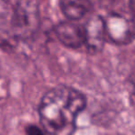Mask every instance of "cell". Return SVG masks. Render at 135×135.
Returning a JSON list of instances; mask_svg holds the SVG:
<instances>
[{
  "instance_id": "obj_1",
  "label": "cell",
  "mask_w": 135,
  "mask_h": 135,
  "mask_svg": "<svg viewBox=\"0 0 135 135\" xmlns=\"http://www.w3.org/2000/svg\"><path fill=\"white\" fill-rule=\"evenodd\" d=\"M86 98L77 89L58 85L47 91L39 104L40 121L49 135H74L79 114L85 108Z\"/></svg>"
},
{
  "instance_id": "obj_6",
  "label": "cell",
  "mask_w": 135,
  "mask_h": 135,
  "mask_svg": "<svg viewBox=\"0 0 135 135\" xmlns=\"http://www.w3.org/2000/svg\"><path fill=\"white\" fill-rule=\"evenodd\" d=\"M60 8L68 20L83 18L92 9L91 0H60Z\"/></svg>"
},
{
  "instance_id": "obj_7",
  "label": "cell",
  "mask_w": 135,
  "mask_h": 135,
  "mask_svg": "<svg viewBox=\"0 0 135 135\" xmlns=\"http://www.w3.org/2000/svg\"><path fill=\"white\" fill-rule=\"evenodd\" d=\"M26 133L27 135H45L44 131L33 124H30L26 127Z\"/></svg>"
},
{
  "instance_id": "obj_8",
  "label": "cell",
  "mask_w": 135,
  "mask_h": 135,
  "mask_svg": "<svg viewBox=\"0 0 135 135\" xmlns=\"http://www.w3.org/2000/svg\"><path fill=\"white\" fill-rule=\"evenodd\" d=\"M129 7H130L131 12L135 18V0H129Z\"/></svg>"
},
{
  "instance_id": "obj_5",
  "label": "cell",
  "mask_w": 135,
  "mask_h": 135,
  "mask_svg": "<svg viewBox=\"0 0 135 135\" xmlns=\"http://www.w3.org/2000/svg\"><path fill=\"white\" fill-rule=\"evenodd\" d=\"M54 34L62 44L71 49H79L85 45L84 26L73 20L62 21L54 28Z\"/></svg>"
},
{
  "instance_id": "obj_2",
  "label": "cell",
  "mask_w": 135,
  "mask_h": 135,
  "mask_svg": "<svg viewBox=\"0 0 135 135\" xmlns=\"http://www.w3.org/2000/svg\"><path fill=\"white\" fill-rule=\"evenodd\" d=\"M10 25L17 41L33 38L40 27L39 0H18L11 13Z\"/></svg>"
},
{
  "instance_id": "obj_4",
  "label": "cell",
  "mask_w": 135,
  "mask_h": 135,
  "mask_svg": "<svg viewBox=\"0 0 135 135\" xmlns=\"http://www.w3.org/2000/svg\"><path fill=\"white\" fill-rule=\"evenodd\" d=\"M85 30V46L90 54H98L105 46L107 35L104 18L93 16L84 26Z\"/></svg>"
},
{
  "instance_id": "obj_3",
  "label": "cell",
  "mask_w": 135,
  "mask_h": 135,
  "mask_svg": "<svg viewBox=\"0 0 135 135\" xmlns=\"http://www.w3.org/2000/svg\"><path fill=\"white\" fill-rule=\"evenodd\" d=\"M107 39L116 45H127L135 40V20L119 13L104 18Z\"/></svg>"
}]
</instances>
